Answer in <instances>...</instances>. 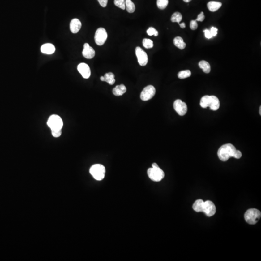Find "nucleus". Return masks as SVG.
Here are the masks:
<instances>
[{
  "instance_id": "1",
  "label": "nucleus",
  "mask_w": 261,
  "mask_h": 261,
  "mask_svg": "<svg viewBox=\"0 0 261 261\" xmlns=\"http://www.w3.org/2000/svg\"><path fill=\"white\" fill-rule=\"evenodd\" d=\"M236 148L231 144L222 145L218 150V156L223 162L227 161L231 157H233L236 152Z\"/></svg>"
},
{
  "instance_id": "2",
  "label": "nucleus",
  "mask_w": 261,
  "mask_h": 261,
  "mask_svg": "<svg viewBox=\"0 0 261 261\" xmlns=\"http://www.w3.org/2000/svg\"><path fill=\"white\" fill-rule=\"evenodd\" d=\"M152 167L148 170V175L150 179L156 182H160L164 178L165 173L162 169H160L156 163H153Z\"/></svg>"
},
{
  "instance_id": "3",
  "label": "nucleus",
  "mask_w": 261,
  "mask_h": 261,
  "mask_svg": "<svg viewBox=\"0 0 261 261\" xmlns=\"http://www.w3.org/2000/svg\"><path fill=\"white\" fill-rule=\"evenodd\" d=\"M261 217V212L255 208L248 209L244 215L246 221L250 225H255L259 221Z\"/></svg>"
},
{
  "instance_id": "4",
  "label": "nucleus",
  "mask_w": 261,
  "mask_h": 261,
  "mask_svg": "<svg viewBox=\"0 0 261 261\" xmlns=\"http://www.w3.org/2000/svg\"><path fill=\"white\" fill-rule=\"evenodd\" d=\"M90 172L94 179L101 180L104 178L105 176V168L103 165L96 164L91 167Z\"/></svg>"
},
{
  "instance_id": "5",
  "label": "nucleus",
  "mask_w": 261,
  "mask_h": 261,
  "mask_svg": "<svg viewBox=\"0 0 261 261\" xmlns=\"http://www.w3.org/2000/svg\"><path fill=\"white\" fill-rule=\"evenodd\" d=\"M47 124L51 130H61L63 127V121L58 115H52L48 119Z\"/></svg>"
},
{
  "instance_id": "6",
  "label": "nucleus",
  "mask_w": 261,
  "mask_h": 261,
  "mask_svg": "<svg viewBox=\"0 0 261 261\" xmlns=\"http://www.w3.org/2000/svg\"><path fill=\"white\" fill-rule=\"evenodd\" d=\"M107 38V33L105 29L99 28L95 32L94 39L97 45H102L104 44Z\"/></svg>"
},
{
  "instance_id": "7",
  "label": "nucleus",
  "mask_w": 261,
  "mask_h": 261,
  "mask_svg": "<svg viewBox=\"0 0 261 261\" xmlns=\"http://www.w3.org/2000/svg\"><path fill=\"white\" fill-rule=\"evenodd\" d=\"M156 90L152 85H148L143 89L140 94V98L142 101H147L154 97Z\"/></svg>"
},
{
  "instance_id": "8",
  "label": "nucleus",
  "mask_w": 261,
  "mask_h": 261,
  "mask_svg": "<svg viewBox=\"0 0 261 261\" xmlns=\"http://www.w3.org/2000/svg\"><path fill=\"white\" fill-rule=\"evenodd\" d=\"M135 51L137 61L140 65L142 66L146 65L148 62V56L146 52H145L139 47H137L135 48Z\"/></svg>"
},
{
  "instance_id": "9",
  "label": "nucleus",
  "mask_w": 261,
  "mask_h": 261,
  "mask_svg": "<svg viewBox=\"0 0 261 261\" xmlns=\"http://www.w3.org/2000/svg\"><path fill=\"white\" fill-rule=\"evenodd\" d=\"M216 212V207L214 204L211 201L204 202L203 207V212L208 217H212L215 214Z\"/></svg>"
},
{
  "instance_id": "10",
  "label": "nucleus",
  "mask_w": 261,
  "mask_h": 261,
  "mask_svg": "<svg viewBox=\"0 0 261 261\" xmlns=\"http://www.w3.org/2000/svg\"><path fill=\"white\" fill-rule=\"evenodd\" d=\"M174 109L178 114L180 116H184L187 112V105L185 102L182 101L181 100H176L173 104Z\"/></svg>"
},
{
  "instance_id": "11",
  "label": "nucleus",
  "mask_w": 261,
  "mask_h": 261,
  "mask_svg": "<svg viewBox=\"0 0 261 261\" xmlns=\"http://www.w3.org/2000/svg\"><path fill=\"white\" fill-rule=\"evenodd\" d=\"M78 70L84 79H88L91 76V72L89 65L85 63H81L78 66Z\"/></svg>"
},
{
  "instance_id": "12",
  "label": "nucleus",
  "mask_w": 261,
  "mask_h": 261,
  "mask_svg": "<svg viewBox=\"0 0 261 261\" xmlns=\"http://www.w3.org/2000/svg\"><path fill=\"white\" fill-rule=\"evenodd\" d=\"M82 55L86 59H92L95 56V50L93 48L90 46L89 44L85 43L84 45Z\"/></svg>"
},
{
  "instance_id": "13",
  "label": "nucleus",
  "mask_w": 261,
  "mask_h": 261,
  "mask_svg": "<svg viewBox=\"0 0 261 261\" xmlns=\"http://www.w3.org/2000/svg\"><path fill=\"white\" fill-rule=\"evenodd\" d=\"M220 103L219 100L217 97L214 95L209 96V105L208 107L212 110H217L219 109Z\"/></svg>"
},
{
  "instance_id": "14",
  "label": "nucleus",
  "mask_w": 261,
  "mask_h": 261,
  "mask_svg": "<svg viewBox=\"0 0 261 261\" xmlns=\"http://www.w3.org/2000/svg\"><path fill=\"white\" fill-rule=\"evenodd\" d=\"M81 22L79 19H74L70 22V29L73 33H78L81 29Z\"/></svg>"
},
{
  "instance_id": "15",
  "label": "nucleus",
  "mask_w": 261,
  "mask_h": 261,
  "mask_svg": "<svg viewBox=\"0 0 261 261\" xmlns=\"http://www.w3.org/2000/svg\"><path fill=\"white\" fill-rule=\"evenodd\" d=\"M41 51L44 54H52L55 51V47L52 44H45L41 47Z\"/></svg>"
},
{
  "instance_id": "16",
  "label": "nucleus",
  "mask_w": 261,
  "mask_h": 261,
  "mask_svg": "<svg viewBox=\"0 0 261 261\" xmlns=\"http://www.w3.org/2000/svg\"><path fill=\"white\" fill-rule=\"evenodd\" d=\"M126 88L123 84L117 85L113 89V93L117 96L122 95L126 92Z\"/></svg>"
},
{
  "instance_id": "17",
  "label": "nucleus",
  "mask_w": 261,
  "mask_h": 261,
  "mask_svg": "<svg viewBox=\"0 0 261 261\" xmlns=\"http://www.w3.org/2000/svg\"><path fill=\"white\" fill-rule=\"evenodd\" d=\"M222 6V3L220 2L215 1L209 2L208 3V8L212 12H215L220 8Z\"/></svg>"
},
{
  "instance_id": "18",
  "label": "nucleus",
  "mask_w": 261,
  "mask_h": 261,
  "mask_svg": "<svg viewBox=\"0 0 261 261\" xmlns=\"http://www.w3.org/2000/svg\"><path fill=\"white\" fill-rule=\"evenodd\" d=\"M173 42L176 47L180 49H183L186 47V43H184L183 39L181 37L177 36L175 37L173 40Z\"/></svg>"
},
{
  "instance_id": "19",
  "label": "nucleus",
  "mask_w": 261,
  "mask_h": 261,
  "mask_svg": "<svg viewBox=\"0 0 261 261\" xmlns=\"http://www.w3.org/2000/svg\"><path fill=\"white\" fill-rule=\"evenodd\" d=\"M204 202V201L202 199H198L193 204V208L194 210L197 212H202Z\"/></svg>"
},
{
  "instance_id": "20",
  "label": "nucleus",
  "mask_w": 261,
  "mask_h": 261,
  "mask_svg": "<svg viewBox=\"0 0 261 261\" xmlns=\"http://www.w3.org/2000/svg\"><path fill=\"white\" fill-rule=\"evenodd\" d=\"M199 66L202 69L203 72L205 73H209L211 70L210 65L208 62L205 61H201L199 62Z\"/></svg>"
},
{
  "instance_id": "21",
  "label": "nucleus",
  "mask_w": 261,
  "mask_h": 261,
  "mask_svg": "<svg viewBox=\"0 0 261 261\" xmlns=\"http://www.w3.org/2000/svg\"><path fill=\"white\" fill-rule=\"evenodd\" d=\"M125 9L129 13H133L135 11V5L132 0H125Z\"/></svg>"
},
{
  "instance_id": "22",
  "label": "nucleus",
  "mask_w": 261,
  "mask_h": 261,
  "mask_svg": "<svg viewBox=\"0 0 261 261\" xmlns=\"http://www.w3.org/2000/svg\"><path fill=\"white\" fill-rule=\"evenodd\" d=\"M104 81L109 83L110 85H113L115 83V75L111 72L107 73L105 75Z\"/></svg>"
},
{
  "instance_id": "23",
  "label": "nucleus",
  "mask_w": 261,
  "mask_h": 261,
  "mask_svg": "<svg viewBox=\"0 0 261 261\" xmlns=\"http://www.w3.org/2000/svg\"><path fill=\"white\" fill-rule=\"evenodd\" d=\"M209 96L205 95L201 99L200 105L202 108H207L208 107L209 105Z\"/></svg>"
},
{
  "instance_id": "24",
  "label": "nucleus",
  "mask_w": 261,
  "mask_h": 261,
  "mask_svg": "<svg viewBox=\"0 0 261 261\" xmlns=\"http://www.w3.org/2000/svg\"><path fill=\"white\" fill-rule=\"evenodd\" d=\"M182 19V16L179 12L174 13L172 16L171 20L172 22H177L179 24V22Z\"/></svg>"
},
{
  "instance_id": "25",
  "label": "nucleus",
  "mask_w": 261,
  "mask_h": 261,
  "mask_svg": "<svg viewBox=\"0 0 261 261\" xmlns=\"http://www.w3.org/2000/svg\"><path fill=\"white\" fill-rule=\"evenodd\" d=\"M191 75V72L190 70H186L180 71L178 73V76L180 79H184L189 78Z\"/></svg>"
},
{
  "instance_id": "26",
  "label": "nucleus",
  "mask_w": 261,
  "mask_h": 261,
  "mask_svg": "<svg viewBox=\"0 0 261 261\" xmlns=\"http://www.w3.org/2000/svg\"><path fill=\"white\" fill-rule=\"evenodd\" d=\"M168 0H157V6L160 9H165L168 6Z\"/></svg>"
},
{
  "instance_id": "27",
  "label": "nucleus",
  "mask_w": 261,
  "mask_h": 261,
  "mask_svg": "<svg viewBox=\"0 0 261 261\" xmlns=\"http://www.w3.org/2000/svg\"><path fill=\"white\" fill-rule=\"evenodd\" d=\"M143 45L146 49H151L153 47V43L151 39L145 38L143 40Z\"/></svg>"
},
{
  "instance_id": "28",
  "label": "nucleus",
  "mask_w": 261,
  "mask_h": 261,
  "mask_svg": "<svg viewBox=\"0 0 261 261\" xmlns=\"http://www.w3.org/2000/svg\"><path fill=\"white\" fill-rule=\"evenodd\" d=\"M114 4L122 10L125 9V0H114Z\"/></svg>"
},
{
  "instance_id": "29",
  "label": "nucleus",
  "mask_w": 261,
  "mask_h": 261,
  "mask_svg": "<svg viewBox=\"0 0 261 261\" xmlns=\"http://www.w3.org/2000/svg\"><path fill=\"white\" fill-rule=\"evenodd\" d=\"M147 32L149 36H158V32L153 27H149L147 31Z\"/></svg>"
},
{
  "instance_id": "30",
  "label": "nucleus",
  "mask_w": 261,
  "mask_h": 261,
  "mask_svg": "<svg viewBox=\"0 0 261 261\" xmlns=\"http://www.w3.org/2000/svg\"><path fill=\"white\" fill-rule=\"evenodd\" d=\"M190 29L191 30H195L196 29H197V27H198V24H197V21H196L195 20H191L190 22Z\"/></svg>"
},
{
  "instance_id": "31",
  "label": "nucleus",
  "mask_w": 261,
  "mask_h": 261,
  "mask_svg": "<svg viewBox=\"0 0 261 261\" xmlns=\"http://www.w3.org/2000/svg\"><path fill=\"white\" fill-rule=\"evenodd\" d=\"M62 130H51V134L54 137H59L62 135Z\"/></svg>"
},
{
  "instance_id": "32",
  "label": "nucleus",
  "mask_w": 261,
  "mask_h": 261,
  "mask_svg": "<svg viewBox=\"0 0 261 261\" xmlns=\"http://www.w3.org/2000/svg\"><path fill=\"white\" fill-rule=\"evenodd\" d=\"M203 32L205 33V37L207 38H208V39H210V38H212V34L210 33V30L206 29V30L203 31Z\"/></svg>"
},
{
  "instance_id": "33",
  "label": "nucleus",
  "mask_w": 261,
  "mask_h": 261,
  "mask_svg": "<svg viewBox=\"0 0 261 261\" xmlns=\"http://www.w3.org/2000/svg\"><path fill=\"white\" fill-rule=\"evenodd\" d=\"M204 19H205V16H204V13L202 12L198 15L197 19H196L195 20L196 21H201V22H202V21L204 20Z\"/></svg>"
},
{
  "instance_id": "34",
  "label": "nucleus",
  "mask_w": 261,
  "mask_h": 261,
  "mask_svg": "<svg viewBox=\"0 0 261 261\" xmlns=\"http://www.w3.org/2000/svg\"><path fill=\"white\" fill-rule=\"evenodd\" d=\"M100 5L103 7H105L107 6L108 0H98Z\"/></svg>"
},
{
  "instance_id": "35",
  "label": "nucleus",
  "mask_w": 261,
  "mask_h": 261,
  "mask_svg": "<svg viewBox=\"0 0 261 261\" xmlns=\"http://www.w3.org/2000/svg\"><path fill=\"white\" fill-rule=\"evenodd\" d=\"M217 31H218V29L215 28V27H212L210 30V33L212 34V36H215L217 35Z\"/></svg>"
},
{
  "instance_id": "36",
  "label": "nucleus",
  "mask_w": 261,
  "mask_h": 261,
  "mask_svg": "<svg viewBox=\"0 0 261 261\" xmlns=\"http://www.w3.org/2000/svg\"><path fill=\"white\" fill-rule=\"evenodd\" d=\"M241 156H242V153H241V152L240 151H238V150H236L233 157L238 159H240L241 158Z\"/></svg>"
},
{
  "instance_id": "37",
  "label": "nucleus",
  "mask_w": 261,
  "mask_h": 261,
  "mask_svg": "<svg viewBox=\"0 0 261 261\" xmlns=\"http://www.w3.org/2000/svg\"><path fill=\"white\" fill-rule=\"evenodd\" d=\"M179 26H180V27L182 28V29H184V28H185L186 27V25H185V23H182V24H179Z\"/></svg>"
},
{
  "instance_id": "38",
  "label": "nucleus",
  "mask_w": 261,
  "mask_h": 261,
  "mask_svg": "<svg viewBox=\"0 0 261 261\" xmlns=\"http://www.w3.org/2000/svg\"><path fill=\"white\" fill-rule=\"evenodd\" d=\"M100 79H101V81H104V76H101Z\"/></svg>"
},
{
  "instance_id": "39",
  "label": "nucleus",
  "mask_w": 261,
  "mask_h": 261,
  "mask_svg": "<svg viewBox=\"0 0 261 261\" xmlns=\"http://www.w3.org/2000/svg\"><path fill=\"white\" fill-rule=\"evenodd\" d=\"M184 2H190L191 1V0H183Z\"/></svg>"
},
{
  "instance_id": "40",
  "label": "nucleus",
  "mask_w": 261,
  "mask_h": 261,
  "mask_svg": "<svg viewBox=\"0 0 261 261\" xmlns=\"http://www.w3.org/2000/svg\"><path fill=\"white\" fill-rule=\"evenodd\" d=\"M261 106H260V115H261Z\"/></svg>"
}]
</instances>
